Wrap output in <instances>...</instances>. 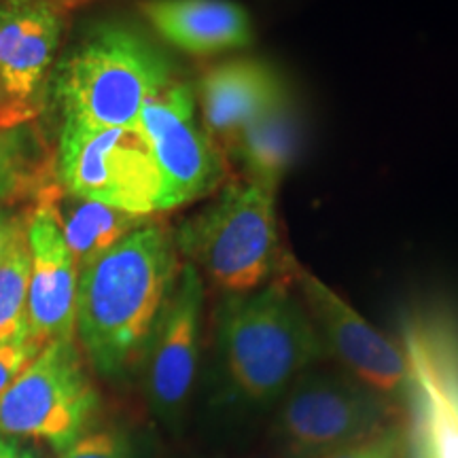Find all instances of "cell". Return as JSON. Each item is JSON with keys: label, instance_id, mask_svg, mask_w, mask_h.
I'll list each match as a JSON object with an SVG mask.
<instances>
[{"label": "cell", "instance_id": "cell-14", "mask_svg": "<svg viewBox=\"0 0 458 458\" xmlns=\"http://www.w3.org/2000/svg\"><path fill=\"white\" fill-rule=\"evenodd\" d=\"M405 357L416 458H458V374L444 348L425 331H408Z\"/></svg>", "mask_w": 458, "mask_h": 458}, {"label": "cell", "instance_id": "cell-12", "mask_svg": "<svg viewBox=\"0 0 458 458\" xmlns=\"http://www.w3.org/2000/svg\"><path fill=\"white\" fill-rule=\"evenodd\" d=\"M30 278H28V329L30 340L49 344L74 340L79 270L60 223L43 193L24 213Z\"/></svg>", "mask_w": 458, "mask_h": 458}, {"label": "cell", "instance_id": "cell-8", "mask_svg": "<svg viewBox=\"0 0 458 458\" xmlns=\"http://www.w3.org/2000/svg\"><path fill=\"white\" fill-rule=\"evenodd\" d=\"M139 128L162 174V213L213 196L223 187L225 153L206 134L191 85L174 81L147 102Z\"/></svg>", "mask_w": 458, "mask_h": 458}, {"label": "cell", "instance_id": "cell-7", "mask_svg": "<svg viewBox=\"0 0 458 458\" xmlns=\"http://www.w3.org/2000/svg\"><path fill=\"white\" fill-rule=\"evenodd\" d=\"M386 418L385 397L352 376L310 369L286 391L280 433L293 456L320 458L380 433Z\"/></svg>", "mask_w": 458, "mask_h": 458}, {"label": "cell", "instance_id": "cell-9", "mask_svg": "<svg viewBox=\"0 0 458 458\" xmlns=\"http://www.w3.org/2000/svg\"><path fill=\"white\" fill-rule=\"evenodd\" d=\"M283 274L300 291L303 306L323 337L327 352L342 360L354 380L382 397L410 391L405 351L365 320L331 286L286 253Z\"/></svg>", "mask_w": 458, "mask_h": 458}, {"label": "cell", "instance_id": "cell-3", "mask_svg": "<svg viewBox=\"0 0 458 458\" xmlns=\"http://www.w3.org/2000/svg\"><path fill=\"white\" fill-rule=\"evenodd\" d=\"M216 342L232 385L257 403L284 394L327 352L283 272L250 293L223 297L216 310Z\"/></svg>", "mask_w": 458, "mask_h": 458}, {"label": "cell", "instance_id": "cell-10", "mask_svg": "<svg viewBox=\"0 0 458 458\" xmlns=\"http://www.w3.org/2000/svg\"><path fill=\"white\" fill-rule=\"evenodd\" d=\"M68 9L45 0H0L3 128L32 123L49 105V85Z\"/></svg>", "mask_w": 458, "mask_h": 458}, {"label": "cell", "instance_id": "cell-15", "mask_svg": "<svg viewBox=\"0 0 458 458\" xmlns=\"http://www.w3.org/2000/svg\"><path fill=\"white\" fill-rule=\"evenodd\" d=\"M136 7L165 43L187 55L246 49L255 38L249 11L233 0H136Z\"/></svg>", "mask_w": 458, "mask_h": 458}, {"label": "cell", "instance_id": "cell-26", "mask_svg": "<svg viewBox=\"0 0 458 458\" xmlns=\"http://www.w3.org/2000/svg\"><path fill=\"white\" fill-rule=\"evenodd\" d=\"M3 113H4V94H3V88H0V122H3Z\"/></svg>", "mask_w": 458, "mask_h": 458}, {"label": "cell", "instance_id": "cell-6", "mask_svg": "<svg viewBox=\"0 0 458 458\" xmlns=\"http://www.w3.org/2000/svg\"><path fill=\"white\" fill-rule=\"evenodd\" d=\"M96 410L98 393L77 340H54L0 397V435L43 439L64 452L83 437Z\"/></svg>", "mask_w": 458, "mask_h": 458}, {"label": "cell", "instance_id": "cell-25", "mask_svg": "<svg viewBox=\"0 0 458 458\" xmlns=\"http://www.w3.org/2000/svg\"><path fill=\"white\" fill-rule=\"evenodd\" d=\"M45 3H54L57 7H64V9H74V7H83V4L96 3V0H45Z\"/></svg>", "mask_w": 458, "mask_h": 458}, {"label": "cell", "instance_id": "cell-20", "mask_svg": "<svg viewBox=\"0 0 458 458\" xmlns=\"http://www.w3.org/2000/svg\"><path fill=\"white\" fill-rule=\"evenodd\" d=\"M60 458H136L130 439L119 431L83 435L79 442L62 452Z\"/></svg>", "mask_w": 458, "mask_h": 458}, {"label": "cell", "instance_id": "cell-24", "mask_svg": "<svg viewBox=\"0 0 458 458\" xmlns=\"http://www.w3.org/2000/svg\"><path fill=\"white\" fill-rule=\"evenodd\" d=\"M0 458H34L30 450L21 448L20 444L11 442V439L0 435Z\"/></svg>", "mask_w": 458, "mask_h": 458}, {"label": "cell", "instance_id": "cell-23", "mask_svg": "<svg viewBox=\"0 0 458 458\" xmlns=\"http://www.w3.org/2000/svg\"><path fill=\"white\" fill-rule=\"evenodd\" d=\"M24 227V213L15 210L13 206L0 204V259L7 253L9 244Z\"/></svg>", "mask_w": 458, "mask_h": 458}, {"label": "cell", "instance_id": "cell-17", "mask_svg": "<svg viewBox=\"0 0 458 458\" xmlns=\"http://www.w3.org/2000/svg\"><path fill=\"white\" fill-rule=\"evenodd\" d=\"M300 134L297 114L286 100L240 130L227 153L242 164L244 179L278 187L300 151Z\"/></svg>", "mask_w": 458, "mask_h": 458}, {"label": "cell", "instance_id": "cell-1", "mask_svg": "<svg viewBox=\"0 0 458 458\" xmlns=\"http://www.w3.org/2000/svg\"><path fill=\"white\" fill-rule=\"evenodd\" d=\"M181 266L172 227L153 216L79 272L74 340L100 376L142 368Z\"/></svg>", "mask_w": 458, "mask_h": 458}, {"label": "cell", "instance_id": "cell-13", "mask_svg": "<svg viewBox=\"0 0 458 458\" xmlns=\"http://www.w3.org/2000/svg\"><path fill=\"white\" fill-rule=\"evenodd\" d=\"M193 94L199 122L223 153L240 130L291 100L276 68L255 57H233L208 66L199 74Z\"/></svg>", "mask_w": 458, "mask_h": 458}, {"label": "cell", "instance_id": "cell-19", "mask_svg": "<svg viewBox=\"0 0 458 458\" xmlns=\"http://www.w3.org/2000/svg\"><path fill=\"white\" fill-rule=\"evenodd\" d=\"M28 278H30V253H28L26 229L21 227L0 259V346L30 340Z\"/></svg>", "mask_w": 458, "mask_h": 458}, {"label": "cell", "instance_id": "cell-21", "mask_svg": "<svg viewBox=\"0 0 458 458\" xmlns=\"http://www.w3.org/2000/svg\"><path fill=\"white\" fill-rule=\"evenodd\" d=\"M401 444H403V437H401L399 428L386 427L380 433L363 439V442L335 450L320 458H397L401 452Z\"/></svg>", "mask_w": 458, "mask_h": 458}, {"label": "cell", "instance_id": "cell-5", "mask_svg": "<svg viewBox=\"0 0 458 458\" xmlns=\"http://www.w3.org/2000/svg\"><path fill=\"white\" fill-rule=\"evenodd\" d=\"M54 181L71 196L131 215L162 213L164 182L142 130L60 123Z\"/></svg>", "mask_w": 458, "mask_h": 458}, {"label": "cell", "instance_id": "cell-2", "mask_svg": "<svg viewBox=\"0 0 458 458\" xmlns=\"http://www.w3.org/2000/svg\"><path fill=\"white\" fill-rule=\"evenodd\" d=\"M176 81L170 57L123 21H100L55 62L49 85L60 123L136 128L142 108Z\"/></svg>", "mask_w": 458, "mask_h": 458}, {"label": "cell", "instance_id": "cell-4", "mask_svg": "<svg viewBox=\"0 0 458 458\" xmlns=\"http://www.w3.org/2000/svg\"><path fill=\"white\" fill-rule=\"evenodd\" d=\"M278 187L242 179L221 187L213 202L172 229L181 259L216 291L242 295L283 272L276 216Z\"/></svg>", "mask_w": 458, "mask_h": 458}, {"label": "cell", "instance_id": "cell-18", "mask_svg": "<svg viewBox=\"0 0 458 458\" xmlns=\"http://www.w3.org/2000/svg\"><path fill=\"white\" fill-rule=\"evenodd\" d=\"M54 182V170L45 165L43 147L30 123L0 125V204L37 199Z\"/></svg>", "mask_w": 458, "mask_h": 458}, {"label": "cell", "instance_id": "cell-11", "mask_svg": "<svg viewBox=\"0 0 458 458\" xmlns=\"http://www.w3.org/2000/svg\"><path fill=\"white\" fill-rule=\"evenodd\" d=\"M204 297V278L182 261L142 360L148 403L165 425L181 420L196 380Z\"/></svg>", "mask_w": 458, "mask_h": 458}, {"label": "cell", "instance_id": "cell-22", "mask_svg": "<svg viewBox=\"0 0 458 458\" xmlns=\"http://www.w3.org/2000/svg\"><path fill=\"white\" fill-rule=\"evenodd\" d=\"M43 344L26 340L20 344H9V346H0V397L7 393V388L20 377L32 359L41 352Z\"/></svg>", "mask_w": 458, "mask_h": 458}, {"label": "cell", "instance_id": "cell-16", "mask_svg": "<svg viewBox=\"0 0 458 458\" xmlns=\"http://www.w3.org/2000/svg\"><path fill=\"white\" fill-rule=\"evenodd\" d=\"M41 193L60 223L62 236L71 249L79 272L153 219V216L125 213V210L94 202V199L71 196L62 191L55 181L49 182Z\"/></svg>", "mask_w": 458, "mask_h": 458}]
</instances>
